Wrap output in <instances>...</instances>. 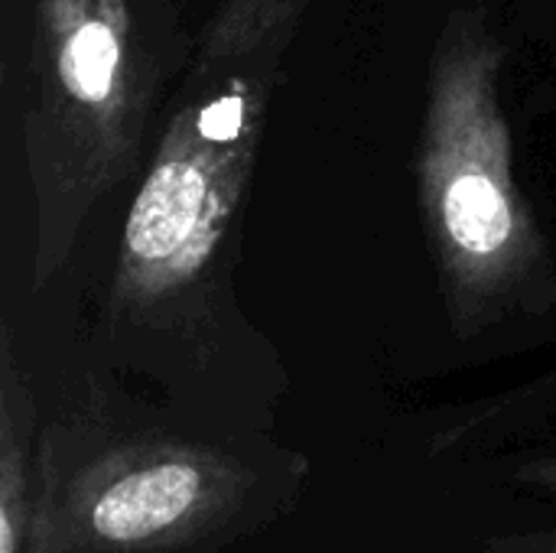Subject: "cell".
Instances as JSON below:
<instances>
[{"label": "cell", "mask_w": 556, "mask_h": 553, "mask_svg": "<svg viewBox=\"0 0 556 553\" xmlns=\"http://www.w3.org/2000/svg\"><path fill=\"white\" fill-rule=\"evenodd\" d=\"M313 0H222L195 46V75L280 59Z\"/></svg>", "instance_id": "obj_6"}, {"label": "cell", "mask_w": 556, "mask_h": 553, "mask_svg": "<svg viewBox=\"0 0 556 553\" xmlns=\"http://www.w3.org/2000/svg\"><path fill=\"white\" fill-rule=\"evenodd\" d=\"M36 404L16 365L10 329L0 345V553H26L36 495Z\"/></svg>", "instance_id": "obj_5"}, {"label": "cell", "mask_w": 556, "mask_h": 553, "mask_svg": "<svg viewBox=\"0 0 556 553\" xmlns=\"http://www.w3.org/2000/svg\"><path fill=\"white\" fill-rule=\"evenodd\" d=\"M306 479L300 453L91 404L39 433L26 553H222L283 521Z\"/></svg>", "instance_id": "obj_1"}, {"label": "cell", "mask_w": 556, "mask_h": 553, "mask_svg": "<svg viewBox=\"0 0 556 553\" xmlns=\"http://www.w3.org/2000/svg\"><path fill=\"white\" fill-rule=\"evenodd\" d=\"M485 553H556V528L554 531H525V535L489 538Z\"/></svg>", "instance_id": "obj_7"}, {"label": "cell", "mask_w": 556, "mask_h": 553, "mask_svg": "<svg viewBox=\"0 0 556 553\" xmlns=\"http://www.w3.org/2000/svg\"><path fill=\"white\" fill-rule=\"evenodd\" d=\"M147 104L130 0H36L23 108L33 290L62 274L94 205L127 176Z\"/></svg>", "instance_id": "obj_3"}, {"label": "cell", "mask_w": 556, "mask_h": 553, "mask_svg": "<svg viewBox=\"0 0 556 553\" xmlns=\"http://www.w3.org/2000/svg\"><path fill=\"white\" fill-rule=\"evenodd\" d=\"M515 482H518L521 489H528V492H541V495L556 499V453L525 463V466L515 473Z\"/></svg>", "instance_id": "obj_8"}, {"label": "cell", "mask_w": 556, "mask_h": 553, "mask_svg": "<svg viewBox=\"0 0 556 553\" xmlns=\"http://www.w3.org/2000/svg\"><path fill=\"white\" fill-rule=\"evenodd\" d=\"M277 65L257 59L192 78L121 228L114 316L163 313L208 274L261 156Z\"/></svg>", "instance_id": "obj_4"}, {"label": "cell", "mask_w": 556, "mask_h": 553, "mask_svg": "<svg viewBox=\"0 0 556 553\" xmlns=\"http://www.w3.org/2000/svg\"><path fill=\"white\" fill-rule=\"evenodd\" d=\"M508 49L476 10H456L433 46L414 150L424 231L446 319L476 339L515 310L556 300V267L515 179L502 101Z\"/></svg>", "instance_id": "obj_2"}]
</instances>
